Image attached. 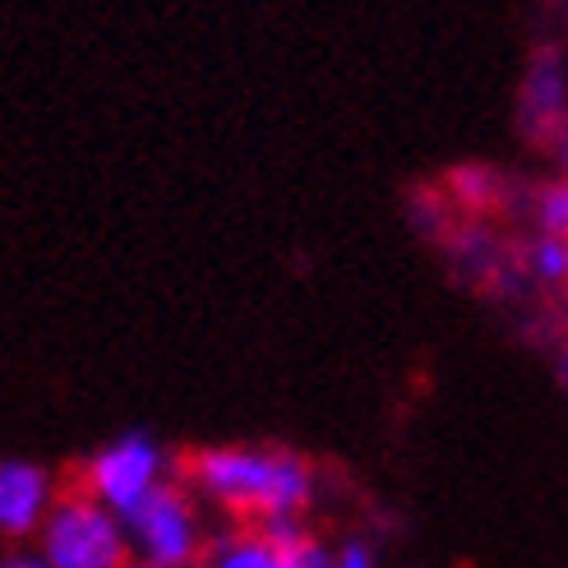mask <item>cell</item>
<instances>
[{
	"instance_id": "cell-1",
	"label": "cell",
	"mask_w": 568,
	"mask_h": 568,
	"mask_svg": "<svg viewBox=\"0 0 568 568\" xmlns=\"http://www.w3.org/2000/svg\"><path fill=\"white\" fill-rule=\"evenodd\" d=\"M185 486L199 504L241 523L305 518L320 499V471L296 448L277 444H209L185 458Z\"/></svg>"
},
{
	"instance_id": "cell-2",
	"label": "cell",
	"mask_w": 568,
	"mask_h": 568,
	"mask_svg": "<svg viewBox=\"0 0 568 568\" xmlns=\"http://www.w3.org/2000/svg\"><path fill=\"white\" fill-rule=\"evenodd\" d=\"M33 546L47 559V568H125L134 559L121 514H111L106 504L83 490H61V499L42 518Z\"/></svg>"
},
{
	"instance_id": "cell-3",
	"label": "cell",
	"mask_w": 568,
	"mask_h": 568,
	"mask_svg": "<svg viewBox=\"0 0 568 568\" xmlns=\"http://www.w3.org/2000/svg\"><path fill=\"white\" fill-rule=\"evenodd\" d=\"M130 555L149 568H199L209 550V527L204 508L194 490L181 480H162L153 495L139 499L130 514H121Z\"/></svg>"
},
{
	"instance_id": "cell-4",
	"label": "cell",
	"mask_w": 568,
	"mask_h": 568,
	"mask_svg": "<svg viewBox=\"0 0 568 568\" xmlns=\"http://www.w3.org/2000/svg\"><path fill=\"white\" fill-rule=\"evenodd\" d=\"M162 480H172V458L153 430H121L102 448L89 453L79 467V490L106 504L111 514H130V508L153 495Z\"/></svg>"
},
{
	"instance_id": "cell-5",
	"label": "cell",
	"mask_w": 568,
	"mask_h": 568,
	"mask_svg": "<svg viewBox=\"0 0 568 568\" xmlns=\"http://www.w3.org/2000/svg\"><path fill=\"white\" fill-rule=\"evenodd\" d=\"M333 546L305 527V518L241 523L209 536L199 568H328Z\"/></svg>"
},
{
	"instance_id": "cell-6",
	"label": "cell",
	"mask_w": 568,
	"mask_h": 568,
	"mask_svg": "<svg viewBox=\"0 0 568 568\" xmlns=\"http://www.w3.org/2000/svg\"><path fill=\"white\" fill-rule=\"evenodd\" d=\"M61 499V476L33 458H0V546H28L51 504Z\"/></svg>"
},
{
	"instance_id": "cell-7",
	"label": "cell",
	"mask_w": 568,
	"mask_h": 568,
	"mask_svg": "<svg viewBox=\"0 0 568 568\" xmlns=\"http://www.w3.org/2000/svg\"><path fill=\"white\" fill-rule=\"evenodd\" d=\"M568 121V61L555 42H541L531 51L527 74H523V93H518V125L536 144H555L559 125Z\"/></svg>"
},
{
	"instance_id": "cell-8",
	"label": "cell",
	"mask_w": 568,
	"mask_h": 568,
	"mask_svg": "<svg viewBox=\"0 0 568 568\" xmlns=\"http://www.w3.org/2000/svg\"><path fill=\"white\" fill-rule=\"evenodd\" d=\"M523 264L536 282H546V287H559L568 282V236H550V232H536L523 250Z\"/></svg>"
},
{
	"instance_id": "cell-9",
	"label": "cell",
	"mask_w": 568,
	"mask_h": 568,
	"mask_svg": "<svg viewBox=\"0 0 568 568\" xmlns=\"http://www.w3.org/2000/svg\"><path fill=\"white\" fill-rule=\"evenodd\" d=\"M536 226L550 236H568V176L541 185V194H536Z\"/></svg>"
},
{
	"instance_id": "cell-10",
	"label": "cell",
	"mask_w": 568,
	"mask_h": 568,
	"mask_svg": "<svg viewBox=\"0 0 568 568\" xmlns=\"http://www.w3.org/2000/svg\"><path fill=\"white\" fill-rule=\"evenodd\" d=\"M328 568H379V555L371 550V541L361 536H347L343 546H333V564Z\"/></svg>"
},
{
	"instance_id": "cell-11",
	"label": "cell",
	"mask_w": 568,
	"mask_h": 568,
	"mask_svg": "<svg viewBox=\"0 0 568 568\" xmlns=\"http://www.w3.org/2000/svg\"><path fill=\"white\" fill-rule=\"evenodd\" d=\"M0 568H47L38 546H0Z\"/></svg>"
},
{
	"instance_id": "cell-12",
	"label": "cell",
	"mask_w": 568,
	"mask_h": 568,
	"mask_svg": "<svg viewBox=\"0 0 568 568\" xmlns=\"http://www.w3.org/2000/svg\"><path fill=\"white\" fill-rule=\"evenodd\" d=\"M555 158H559L564 176H568V121H564V125H559V134H555Z\"/></svg>"
},
{
	"instance_id": "cell-13",
	"label": "cell",
	"mask_w": 568,
	"mask_h": 568,
	"mask_svg": "<svg viewBox=\"0 0 568 568\" xmlns=\"http://www.w3.org/2000/svg\"><path fill=\"white\" fill-rule=\"evenodd\" d=\"M125 568H149V564H139V559H130V564H125Z\"/></svg>"
}]
</instances>
